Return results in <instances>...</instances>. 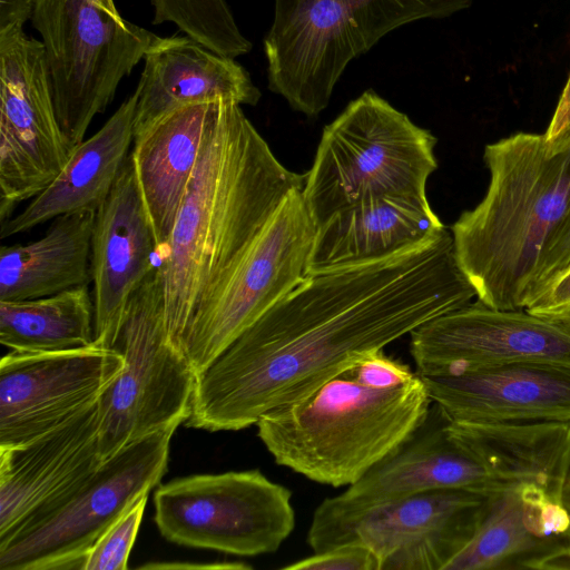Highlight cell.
I'll return each instance as SVG.
<instances>
[{"label": "cell", "mask_w": 570, "mask_h": 570, "mask_svg": "<svg viewBox=\"0 0 570 570\" xmlns=\"http://www.w3.org/2000/svg\"><path fill=\"white\" fill-rule=\"evenodd\" d=\"M473 298L448 228L379 261L305 275L197 376L186 424H256Z\"/></svg>", "instance_id": "1"}, {"label": "cell", "mask_w": 570, "mask_h": 570, "mask_svg": "<svg viewBox=\"0 0 570 570\" xmlns=\"http://www.w3.org/2000/svg\"><path fill=\"white\" fill-rule=\"evenodd\" d=\"M305 175L273 154L240 105L214 101L196 168L166 246L158 253L165 320L184 351L202 299L236 266Z\"/></svg>", "instance_id": "2"}, {"label": "cell", "mask_w": 570, "mask_h": 570, "mask_svg": "<svg viewBox=\"0 0 570 570\" xmlns=\"http://www.w3.org/2000/svg\"><path fill=\"white\" fill-rule=\"evenodd\" d=\"M489 185L451 226L458 264L478 302L525 307L542 252L570 208V149L549 154L543 134L515 132L483 150Z\"/></svg>", "instance_id": "3"}, {"label": "cell", "mask_w": 570, "mask_h": 570, "mask_svg": "<svg viewBox=\"0 0 570 570\" xmlns=\"http://www.w3.org/2000/svg\"><path fill=\"white\" fill-rule=\"evenodd\" d=\"M432 406L416 373L391 387L364 384L352 371L257 421L258 436L278 465L322 484L348 487L389 455Z\"/></svg>", "instance_id": "4"}, {"label": "cell", "mask_w": 570, "mask_h": 570, "mask_svg": "<svg viewBox=\"0 0 570 570\" xmlns=\"http://www.w3.org/2000/svg\"><path fill=\"white\" fill-rule=\"evenodd\" d=\"M473 0H275L264 39L268 88L306 116L323 111L347 65L392 30Z\"/></svg>", "instance_id": "5"}, {"label": "cell", "mask_w": 570, "mask_h": 570, "mask_svg": "<svg viewBox=\"0 0 570 570\" xmlns=\"http://www.w3.org/2000/svg\"><path fill=\"white\" fill-rule=\"evenodd\" d=\"M436 138L373 90L364 91L322 132L303 198L315 225L382 196L426 198L438 168Z\"/></svg>", "instance_id": "6"}, {"label": "cell", "mask_w": 570, "mask_h": 570, "mask_svg": "<svg viewBox=\"0 0 570 570\" xmlns=\"http://www.w3.org/2000/svg\"><path fill=\"white\" fill-rule=\"evenodd\" d=\"M31 23L46 50L58 121L72 153L157 35L125 19L115 0H33Z\"/></svg>", "instance_id": "7"}, {"label": "cell", "mask_w": 570, "mask_h": 570, "mask_svg": "<svg viewBox=\"0 0 570 570\" xmlns=\"http://www.w3.org/2000/svg\"><path fill=\"white\" fill-rule=\"evenodd\" d=\"M170 426L105 460L86 480L0 538V570H82L105 531L167 471Z\"/></svg>", "instance_id": "8"}, {"label": "cell", "mask_w": 570, "mask_h": 570, "mask_svg": "<svg viewBox=\"0 0 570 570\" xmlns=\"http://www.w3.org/2000/svg\"><path fill=\"white\" fill-rule=\"evenodd\" d=\"M491 494L443 489L365 505L326 498L313 513L307 543L314 552L364 546L380 570H445L476 533Z\"/></svg>", "instance_id": "9"}, {"label": "cell", "mask_w": 570, "mask_h": 570, "mask_svg": "<svg viewBox=\"0 0 570 570\" xmlns=\"http://www.w3.org/2000/svg\"><path fill=\"white\" fill-rule=\"evenodd\" d=\"M119 340L124 367L98 400L102 461L144 436L178 428L191 413L197 376L169 337L158 266L132 296Z\"/></svg>", "instance_id": "10"}, {"label": "cell", "mask_w": 570, "mask_h": 570, "mask_svg": "<svg viewBox=\"0 0 570 570\" xmlns=\"http://www.w3.org/2000/svg\"><path fill=\"white\" fill-rule=\"evenodd\" d=\"M302 191L286 197L236 266L197 306L184 337L196 376L305 277L316 225Z\"/></svg>", "instance_id": "11"}, {"label": "cell", "mask_w": 570, "mask_h": 570, "mask_svg": "<svg viewBox=\"0 0 570 570\" xmlns=\"http://www.w3.org/2000/svg\"><path fill=\"white\" fill-rule=\"evenodd\" d=\"M154 504L168 541L235 556L273 553L295 528L291 490L259 470L179 478L156 490Z\"/></svg>", "instance_id": "12"}, {"label": "cell", "mask_w": 570, "mask_h": 570, "mask_svg": "<svg viewBox=\"0 0 570 570\" xmlns=\"http://www.w3.org/2000/svg\"><path fill=\"white\" fill-rule=\"evenodd\" d=\"M0 224L39 195L69 151L58 121L41 40L21 26L0 30Z\"/></svg>", "instance_id": "13"}, {"label": "cell", "mask_w": 570, "mask_h": 570, "mask_svg": "<svg viewBox=\"0 0 570 570\" xmlns=\"http://www.w3.org/2000/svg\"><path fill=\"white\" fill-rule=\"evenodd\" d=\"M124 364L120 350L96 343L2 356L0 449L26 444L97 403Z\"/></svg>", "instance_id": "14"}, {"label": "cell", "mask_w": 570, "mask_h": 570, "mask_svg": "<svg viewBox=\"0 0 570 570\" xmlns=\"http://www.w3.org/2000/svg\"><path fill=\"white\" fill-rule=\"evenodd\" d=\"M419 375H438L513 362L570 365V325L527 309L480 302L436 316L410 333Z\"/></svg>", "instance_id": "15"}, {"label": "cell", "mask_w": 570, "mask_h": 570, "mask_svg": "<svg viewBox=\"0 0 570 570\" xmlns=\"http://www.w3.org/2000/svg\"><path fill=\"white\" fill-rule=\"evenodd\" d=\"M157 245L129 156L97 209L91 240L95 343L116 347L128 305L155 267Z\"/></svg>", "instance_id": "16"}, {"label": "cell", "mask_w": 570, "mask_h": 570, "mask_svg": "<svg viewBox=\"0 0 570 570\" xmlns=\"http://www.w3.org/2000/svg\"><path fill=\"white\" fill-rule=\"evenodd\" d=\"M420 376L453 423L570 421V365L513 362Z\"/></svg>", "instance_id": "17"}, {"label": "cell", "mask_w": 570, "mask_h": 570, "mask_svg": "<svg viewBox=\"0 0 570 570\" xmlns=\"http://www.w3.org/2000/svg\"><path fill=\"white\" fill-rule=\"evenodd\" d=\"M570 570V512L532 483L502 487L445 570Z\"/></svg>", "instance_id": "18"}, {"label": "cell", "mask_w": 570, "mask_h": 570, "mask_svg": "<svg viewBox=\"0 0 570 570\" xmlns=\"http://www.w3.org/2000/svg\"><path fill=\"white\" fill-rule=\"evenodd\" d=\"M98 426L97 402L26 444L0 449V538L100 466Z\"/></svg>", "instance_id": "19"}, {"label": "cell", "mask_w": 570, "mask_h": 570, "mask_svg": "<svg viewBox=\"0 0 570 570\" xmlns=\"http://www.w3.org/2000/svg\"><path fill=\"white\" fill-rule=\"evenodd\" d=\"M500 488L432 403L425 420L406 440L337 497L365 505L433 490L491 494Z\"/></svg>", "instance_id": "20"}, {"label": "cell", "mask_w": 570, "mask_h": 570, "mask_svg": "<svg viewBox=\"0 0 570 570\" xmlns=\"http://www.w3.org/2000/svg\"><path fill=\"white\" fill-rule=\"evenodd\" d=\"M135 91V136L186 105L225 99L255 106L262 96L235 58L216 53L186 35L155 38L145 52Z\"/></svg>", "instance_id": "21"}, {"label": "cell", "mask_w": 570, "mask_h": 570, "mask_svg": "<svg viewBox=\"0 0 570 570\" xmlns=\"http://www.w3.org/2000/svg\"><path fill=\"white\" fill-rule=\"evenodd\" d=\"M444 228L428 198L366 199L316 226L306 275L392 256L426 242Z\"/></svg>", "instance_id": "22"}, {"label": "cell", "mask_w": 570, "mask_h": 570, "mask_svg": "<svg viewBox=\"0 0 570 570\" xmlns=\"http://www.w3.org/2000/svg\"><path fill=\"white\" fill-rule=\"evenodd\" d=\"M136 91L70 155L58 176L19 214L0 224L1 239L61 215L97 210L109 196L135 137Z\"/></svg>", "instance_id": "23"}, {"label": "cell", "mask_w": 570, "mask_h": 570, "mask_svg": "<svg viewBox=\"0 0 570 570\" xmlns=\"http://www.w3.org/2000/svg\"><path fill=\"white\" fill-rule=\"evenodd\" d=\"M214 101L177 108L134 138L130 157L153 226L157 254L174 229Z\"/></svg>", "instance_id": "24"}, {"label": "cell", "mask_w": 570, "mask_h": 570, "mask_svg": "<svg viewBox=\"0 0 570 570\" xmlns=\"http://www.w3.org/2000/svg\"><path fill=\"white\" fill-rule=\"evenodd\" d=\"M450 424L500 485L532 483L562 501L570 478V421Z\"/></svg>", "instance_id": "25"}, {"label": "cell", "mask_w": 570, "mask_h": 570, "mask_svg": "<svg viewBox=\"0 0 570 570\" xmlns=\"http://www.w3.org/2000/svg\"><path fill=\"white\" fill-rule=\"evenodd\" d=\"M96 212L61 215L39 239L2 245L0 301L40 298L90 285Z\"/></svg>", "instance_id": "26"}, {"label": "cell", "mask_w": 570, "mask_h": 570, "mask_svg": "<svg viewBox=\"0 0 570 570\" xmlns=\"http://www.w3.org/2000/svg\"><path fill=\"white\" fill-rule=\"evenodd\" d=\"M0 343L19 352H56L95 343L89 285L32 299L0 301Z\"/></svg>", "instance_id": "27"}, {"label": "cell", "mask_w": 570, "mask_h": 570, "mask_svg": "<svg viewBox=\"0 0 570 570\" xmlns=\"http://www.w3.org/2000/svg\"><path fill=\"white\" fill-rule=\"evenodd\" d=\"M148 494L122 513L89 550L82 570H124L144 517Z\"/></svg>", "instance_id": "28"}, {"label": "cell", "mask_w": 570, "mask_h": 570, "mask_svg": "<svg viewBox=\"0 0 570 570\" xmlns=\"http://www.w3.org/2000/svg\"><path fill=\"white\" fill-rule=\"evenodd\" d=\"M284 570H380L373 552L364 546H336L283 567Z\"/></svg>", "instance_id": "29"}, {"label": "cell", "mask_w": 570, "mask_h": 570, "mask_svg": "<svg viewBox=\"0 0 570 570\" xmlns=\"http://www.w3.org/2000/svg\"><path fill=\"white\" fill-rule=\"evenodd\" d=\"M570 267V208L551 235L540 257L527 305L539 296L561 273ZM525 305V307H527ZM524 307V308H525Z\"/></svg>", "instance_id": "30"}, {"label": "cell", "mask_w": 570, "mask_h": 570, "mask_svg": "<svg viewBox=\"0 0 570 570\" xmlns=\"http://www.w3.org/2000/svg\"><path fill=\"white\" fill-rule=\"evenodd\" d=\"M351 371L357 381L377 387L400 385L416 374L409 365L386 356L383 351L367 355Z\"/></svg>", "instance_id": "31"}, {"label": "cell", "mask_w": 570, "mask_h": 570, "mask_svg": "<svg viewBox=\"0 0 570 570\" xmlns=\"http://www.w3.org/2000/svg\"><path fill=\"white\" fill-rule=\"evenodd\" d=\"M524 309L570 325V267L554 278Z\"/></svg>", "instance_id": "32"}, {"label": "cell", "mask_w": 570, "mask_h": 570, "mask_svg": "<svg viewBox=\"0 0 570 570\" xmlns=\"http://www.w3.org/2000/svg\"><path fill=\"white\" fill-rule=\"evenodd\" d=\"M543 136L551 155L570 149V76Z\"/></svg>", "instance_id": "33"}, {"label": "cell", "mask_w": 570, "mask_h": 570, "mask_svg": "<svg viewBox=\"0 0 570 570\" xmlns=\"http://www.w3.org/2000/svg\"><path fill=\"white\" fill-rule=\"evenodd\" d=\"M33 0H0V30L31 20Z\"/></svg>", "instance_id": "34"}, {"label": "cell", "mask_w": 570, "mask_h": 570, "mask_svg": "<svg viewBox=\"0 0 570 570\" xmlns=\"http://www.w3.org/2000/svg\"><path fill=\"white\" fill-rule=\"evenodd\" d=\"M562 502L570 512V478L568 479L562 493Z\"/></svg>", "instance_id": "35"}]
</instances>
